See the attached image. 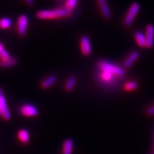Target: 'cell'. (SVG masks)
<instances>
[{
	"instance_id": "cell-12",
	"label": "cell",
	"mask_w": 154,
	"mask_h": 154,
	"mask_svg": "<svg viewBox=\"0 0 154 154\" xmlns=\"http://www.w3.org/2000/svg\"><path fill=\"white\" fill-rule=\"evenodd\" d=\"M74 149V142L71 139H66L63 142L62 146L63 154H72Z\"/></svg>"
},
{
	"instance_id": "cell-23",
	"label": "cell",
	"mask_w": 154,
	"mask_h": 154,
	"mask_svg": "<svg viewBox=\"0 0 154 154\" xmlns=\"http://www.w3.org/2000/svg\"><path fill=\"white\" fill-rule=\"evenodd\" d=\"M25 1H26V2L29 5H34V0H25Z\"/></svg>"
},
{
	"instance_id": "cell-7",
	"label": "cell",
	"mask_w": 154,
	"mask_h": 154,
	"mask_svg": "<svg viewBox=\"0 0 154 154\" xmlns=\"http://www.w3.org/2000/svg\"><path fill=\"white\" fill-rule=\"evenodd\" d=\"M21 114L26 116H36L38 115V111L36 106L32 104H24L20 108Z\"/></svg>"
},
{
	"instance_id": "cell-8",
	"label": "cell",
	"mask_w": 154,
	"mask_h": 154,
	"mask_svg": "<svg viewBox=\"0 0 154 154\" xmlns=\"http://www.w3.org/2000/svg\"><path fill=\"white\" fill-rule=\"evenodd\" d=\"M80 47L82 53L84 55H89L91 53V46L90 43V40L88 36H83L80 40Z\"/></svg>"
},
{
	"instance_id": "cell-24",
	"label": "cell",
	"mask_w": 154,
	"mask_h": 154,
	"mask_svg": "<svg viewBox=\"0 0 154 154\" xmlns=\"http://www.w3.org/2000/svg\"><path fill=\"white\" fill-rule=\"evenodd\" d=\"M3 49H5V48H4V47H3L2 44L1 43H0V52H1V51H2Z\"/></svg>"
},
{
	"instance_id": "cell-19",
	"label": "cell",
	"mask_w": 154,
	"mask_h": 154,
	"mask_svg": "<svg viewBox=\"0 0 154 154\" xmlns=\"http://www.w3.org/2000/svg\"><path fill=\"white\" fill-rule=\"evenodd\" d=\"M11 21L9 18H2L0 19V28L8 29L11 26Z\"/></svg>"
},
{
	"instance_id": "cell-22",
	"label": "cell",
	"mask_w": 154,
	"mask_h": 154,
	"mask_svg": "<svg viewBox=\"0 0 154 154\" xmlns=\"http://www.w3.org/2000/svg\"><path fill=\"white\" fill-rule=\"evenodd\" d=\"M146 114L149 116H154V104L146 109Z\"/></svg>"
},
{
	"instance_id": "cell-17",
	"label": "cell",
	"mask_w": 154,
	"mask_h": 154,
	"mask_svg": "<svg viewBox=\"0 0 154 154\" xmlns=\"http://www.w3.org/2000/svg\"><path fill=\"white\" fill-rule=\"evenodd\" d=\"M138 86V84L136 82H134V81H130V82H126V84H124V88L126 91H135V90L137 89Z\"/></svg>"
},
{
	"instance_id": "cell-5",
	"label": "cell",
	"mask_w": 154,
	"mask_h": 154,
	"mask_svg": "<svg viewBox=\"0 0 154 154\" xmlns=\"http://www.w3.org/2000/svg\"><path fill=\"white\" fill-rule=\"evenodd\" d=\"M29 18L26 15L23 14L19 17L17 21V32L21 36H25L27 30Z\"/></svg>"
},
{
	"instance_id": "cell-21",
	"label": "cell",
	"mask_w": 154,
	"mask_h": 154,
	"mask_svg": "<svg viewBox=\"0 0 154 154\" xmlns=\"http://www.w3.org/2000/svg\"><path fill=\"white\" fill-rule=\"evenodd\" d=\"M10 58V56H9V54L8 51H7L5 49H3L2 51L0 52V59H2V60H5V59H7Z\"/></svg>"
},
{
	"instance_id": "cell-2",
	"label": "cell",
	"mask_w": 154,
	"mask_h": 154,
	"mask_svg": "<svg viewBox=\"0 0 154 154\" xmlns=\"http://www.w3.org/2000/svg\"><path fill=\"white\" fill-rule=\"evenodd\" d=\"M98 67L101 71L109 73L116 77H121L125 74L124 68L117 66V65L109 62L107 61H101L98 63Z\"/></svg>"
},
{
	"instance_id": "cell-3",
	"label": "cell",
	"mask_w": 154,
	"mask_h": 154,
	"mask_svg": "<svg viewBox=\"0 0 154 154\" xmlns=\"http://www.w3.org/2000/svg\"><path fill=\"white\" fill-rule=\"evenodd\" d=\"M139 10L140 5L138 3H134L131 5L124 21V24L126 27H129L131 26L133 22L136 19V15L139 12Z\"/></svg>"
},
{
	"instance_id": "cell-6",
	"label": "cell",
	"mask_w": 154,
	"mask_h": 154,
	"mask_svg": "<svg viewBox=\"0 0 154 154\" xmlns=\"http://www.w3.org/2000/svg\"><path fill=\"white\" fill-rule=\"evenodd\" d=\"M145 37L146 48H151L154 44V26L152 24L147 25L146 28Z\"/></svg>"
},
{
	"instance_id": "cell-10",
	"label": "cell",
	"mask_w": 154,
	"mask_h": 154,
	"mask_svg": "<svg viewBox=\"0 0 154 154\" xmlns=\"http://www.w3.org/2000/svg\"><path fill=\"white\" fill-rule=\"evenodd\" d=\"M140 57L139 53L137 51H134L130 54L125 59L124 62V69H129L134 63L138 60Z\"/></svg>"
},
{
	"instance_id": "cell-1",
	"label": "cell",
	"mask_w": 154,
	"mask_h": 154,
	"mask_svg": "<svg viewBox=\"0 0 154 154\" xmlns=\"http://www.w3.org/2000/svg\"><path fill=\"white\" fill-rule=\"evenodd\" d=\"M72 13V11L67 9L66 7L59 8L51 10H42L36 13V17L41 19H52L68 17Z\"/></svg>"
},
{
	"instance_id": "cell-9",
	"label": "cell",
	"mask_w": 154,
	"mask_h": 154,
	"mask_svg": "<svg viewBox=\"0 0 154 154\" xmlns=\"http://www.w3.org/2000/svg\"><path fill=\"white\" fill-rule=\"evenodd\" d=\"M97 2L99 4L100 10H101L103 17L106 19H110L111 17V12L106 0H97Z\"/></svg>"
},
{
	"instance_id": "cell-18",
	"label": "cell",
	"mask_w": 154,
	"mask_h": 154,
	"mask_svg": "<svg viewBox=\"0 0 154 154\" xmlns=\"http://www.w3.org/2000/svg\"><path fill=\"white\" fill-rule=\"evenodd\" d=\"M76 79L74 76L69 77V79L67 80V82H66V84H65V89H66L67 91L72 90L75 85H76Z\"/></svg>"
},
{
	"instance_id": "cell-13",
	"label": "cell",
	"mask_w": 154,
	"mask_h": 154,
	"mask_svg": "<svg viewBox=\"0 0 154 154\" xmlns=\"http://www.w3.org/2000/svg\"><path fill=\"white\" fill-rule=\"evenodd\" d=\"M57 78L54 75H51V76H48L46 78L43 82L41 83V86L44 88H47L49 87H51L54 84L57 82Z\"/></svg>"
},
{
	"instance_id": "cell-15",
	"label": "cell",
	"mask_w": 154,
	"mask_h": 154,
	"mask_svg": "<svg viewBox=\"0 0 154 154\" xmlns=\"http://www.w3.org/2000/svg\"><path fill=\"white\" fill-rule=\"evenodd\" d=\"M115 77L116 76H113V75L109 74L108 72H103V71H101V73H100V79H101L102 82H104L106 83L113 82Z\"/></svg>"
},
{
	"instance_id": "cell-16",
	"label": "cell",
	"mask_w": 154,
	"mask_h": 154,
	"mask_svg": "<svg viewBox=\"0 0 154 154\" xmlns=\"http://www.w3.org/2000/svg\"><path fill=\"white\" fill-rule=\"evenodd\" d=\"M18 137L19 140L24 143H27L29 141V134L26 130L22 129L18 133Z\"/></svg>"
},
{
	"instance_id": "cell-20",
	"label": "cell",
	"mask_w": 154,
	"mask_h": 154,
	"mask_svg": "<svg viewBox=\"0 0 154 154\" xmlns=\"http://www.w3.org/2000/svg\"><path fill=\"white\" fill-rule=\"evenodd\" d=\"M77 2H78V0H66L65 7H66L67 9H69V10L72 11L74 9L75 7H76Z\"/></svg>"
},
{
	"instance_id": "cell-4",
	"label": "cell",
	"mask_w": 154,
	"mask_h": 154,
	"mask_svg": "<svg viewBox=\"0 0 154 154\" xmlns=\"http://www.w3.org/2000/svg\"><path fill=\"white\" fill-rule=\"evenodd\" d=\"M0 116L7 121L9 120L11 117L10 111L7 106V100L1 88H0Z\"/></svg>"
},
{
	"instance_id": "cell-11",
	"label": "cell",
	"mask_w": 154,
	"mask_h": 154,
	"mask_svg": "<svg viewBox=\"0 0 154 154\" xmlns=\"http://www.w3.org/2000/svg\"><path fill=\"white\" fill-rule=\"evenodd\" d=\"M134 38L136 42L140 47L146 48V41L145 34H143L140 32H136L134 34Z\"/></svg>"
},
{
	"instance_id": "cell-14",
	"label": "cell",
	"mask_w": 154,
	"mask_h": 154,
	"mask_svg": "<svg viewBox=\"0 0 154 154\" xmlns=\"http://www.w3.org/2000/svg\"><path fill=\"white\" fill-rule=\"evenodd\" d=\"M17 63V59L15 57H10L7 59H0V66L3 68H7L16 65Z\"/></svg>"
}]
</instances>
